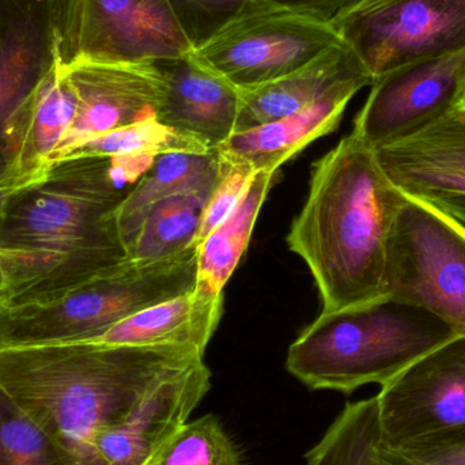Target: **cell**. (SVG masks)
Masks as SVG:
<instances>
[{"mask_svg": "<svg viewBox=\"0 0 465 465\" xmlns=\"http://www.w3.org/2000/svg\"><path fill=\"white\" fill-rule=\"evenodd\" d=\"M133 190L114 158H65L0 209L5 308L45 303L128 262L117 210Z\"/></svg>", "mask_w": 465, "mask_h": 465, "instance_id": "6da1fadb", "label": "cell"}, {"mask_svg": "<svg viewBox=\"0 0 465 465\" xmlns=\"http://www.w3.org/2000/svg\"><path fill=\"white\" fill-rule=\"evenodd\" d=\"M203 361L188 347L46 344L0 350V388L82 465L94 434L127 415L169 377Z\"/></svg>", "mask_w": 465, "mask_h": 465, "instance_id": "7a4b0ae2", "label": "cell"}, {"mask_svg": "<svg viewBox=\"0 0 465 465\" xmlns=\"http://www.w3.org/2000/svg\"><path fill=\"white\" fill-rule=\"evenodd\" d=\"M406 196L354 134L313 163L287 243L312 271L322 312L382 297L388 235Z\"/></svg>", "mask_w": 465, "mask_h": 465, "instance_id": "3957f363", "label": "cell"}, {"mask_svg": "<svg viewBox=\"0 0 465 465\" xmlns=\"http://www.w3.org/2000/svg\"><path fill=\"white\" fill-rule=\"evenodd\" d=\"M458 336L431 312L393 298L322 312L287 352L286 368L311 390L350 393L387 384Z\"/></svg>", "mask_w": 465, "mask_h": 465, "instance_id": "277c9868", "label": "cell"}, {"mask_svg": "<svg viewBox=\"0 0 465 465\" xmlns=\"http://www.w3.org/2000/svg\"><path fill=\"white\" fill-rule=\"evenodd\" d=\"M382 295L426 309L465 335L464 226L407 195L388 235Z\"/></svg>", "mask_w": 465, "mask_h": 465, "instance_id": "5b68a950", "label": "cell"}, {"mask_svg": "<svg viewBox=\"0 0 465 465\" xmlns=\"http://www.w3.org/2000/svg\"><path fill=\"white\" fill-rule=\"evenodd\" d=\"M63 5L64 0H0V190L29 183L16 177V158L35 100L62 64Z\"/></svg>", "mask_w": 465, "mask_h": 465, "instance_id": "8992f818", "label": "cell"}, {"mask_svg": "<svg viewBox=\"0 0 465 465\" xmlns=\"http://www.w3.org/2000/svg\"><path fill=\"white\" fill-rule=\"evenodd\" d=\"M60 62L150 63L193 54L171 0H64Z\"/></svg>", "mask_w": 465, "mask_h": 465, "instance_id": "52a82bcc", "label": "cell"}, {"mask_svg": "<svg viewBox=\"0 0 465 465\" xmlns=\"http://www.w3.org/2000/svg\"><path fill=\"white\" fill-rule=\"evenodd\" d=\"M332 26L374 81L465 49V0H366Z\"/></svg>", "mask_w": 465, "mask_h": 465, "instance_id": "ba28073f", "label": "cell"}, {"mask_svg": "<svg viewBox=\"0 0 465 465\" xmlns=\"http://www.w3.org/2000/svg\"><path fill=\"white\" fill-rule=\"evenodd\" d=\"M331 24L278 13L232 22L193 49V56L238 92L294 73L341 43Z\"/></svg>", "mask_w": 465, "mask_h": 465, "instance_id": "9c48e42d", "label": "cell"}, {"mask_svg": "<svg viewBox=\"0 0 465 465\" xmlns=\"http://www.w3.org/2000/svg\"><path fill=\"white\" fill-rule=\"evenodd\" d=\"M381 445L401 450L465 429V335L423 355L376 396Z\"/></svg>", "mask_w": 465, "mask_h": 465, "instance_id": "30bf717a", "label": "cell"}, {"mask_svg": "<svg viewBox=\"0 0 465 465\" xmlns=\"http://www.w3.org/2000/svg\"><path fill=\"white\" fill-rule=\"evenodd\" d=\"M465 76V49L401 65L374 79L354 134L369 149L403 141L455 111Z\"/></svg>", "mask_w": 465, "mask_h": 465, "instance_id": "8fae6325", "label": "cell"}, {"mask_svg": "<svg viewBox=\"0 0 465 465\" xmlns=\"http://www.w3.org/2000/svg\"><path fill=\"white\" fill-rule=\"evenodd\" d=\"M212 388L203 361L161 382L127 415L101 428L82 465H150Z\"/></svg>", "mask_w": 465, "mask_h": 465, "instance_id": "7c38bea8", "label": "cell"}, {"mask_svg": "<svg viewBox=\"0 0 465 465\" xmlns=\"http://www.w3.org/2000/svg\"><path fill=\"white\" fill-rule=\"evenodd\" d=\"M78 97L75 119L49 163L76 144L155 117L163 81L155 62L63 65Z\"/></svg>", "mask_w": 465, "mask_h": 465, "instance_id": "4fadbf2b", "label": "cell"}, {"mask_svg": "<svg viewBox=\"0 0 465 465\" xmlns=\"http://www.w3.org/2000/svg\"><path fill=\"white\" fill-rule=\"evenodd\" d=\"M163 81L155 119L209 150L235 133L241 93L193 54L155 62Z\"/></svg>", "mask_w": 465, "mask_h": 465, "instance_id": "5bb4252c", "label": "cell"}, {"mask_svg": "<svg viewBox=\"0 0 465 465\" xmlns=\"http://www.w3.org/2000/svg\"><path fill=\"white\" fill-rule=\"evenodd\" d=\"M388 179L420 199L465 195V114L453 111L420 133L374 150Z\"/></svg>", "mask_w": 465, "mask_h": 465, "instance_id": "9a60e30c", "label": "cell"}, {"mask_svg": "<svg viewBox=\"0 0 465 465\" xmlns=\"http://www.w3.org/2000/svg\"><path fill=\"white\" fill-rule=\"evenodd\" d=\"M369 84V79L338 84L295 114L232 134L215 153L229 163H245L253 172L276 173L312 142L333 133L350 101Z\"/></svg>", "mask_w": 465, "mask_h": 465, "instance_id": "2e32d148", "label": "cell"}, {"mask_svg": "<svg viewBox=\"0 0 465 465\" xmlns=\"http://www.w3.org/2000/svg\"><path fill=\"white\" fill-rule=\"evenodd\" d=\"M354 79H373L343 41L289 75L241 93L235 133L251 130L295 114L338 84ZM234 133V134H235Z\"/></svg>", "mask_w": 465, "mask_h": 465, "instance_id": "e0dca14e", "label": "cell"}, {"mask_svg": "<svg viewBox=\"0 0 465 465\" xmlns=\"http://www.w3.org/2000/svg\"><path fill=\"white\" fill-rule=\"evenodd\" d=\"M223 295L193 292L139 312L114 325L94 343L112 346L188 347L204 355L221 317Z\"/></svg>", "mask_w": 465, "mask_h": 465, "instance_id": "ac0fdd59", "label": "cell"}, {"mask_svg": "<svg viewBox=\"0 0 465 465\" xmlns=\"http://www.w3.org/2000/svg\"><path fill=\"white\" fill-rule=\"evenodd\" d=\"M220 173L221 163L215 150L206 154L176 152L158 155L117 210V226L125 251L155 203L180 193L212 195Z\"/></svg>", "mask_w": 465, "mask_h": 465, "instance_id": "d6986e66", "label": "cell"}, {"mask_svg": "<svg viewBox=\"0 0 465 465\" xmlns=\"http://www.w3.org/2000/svg\"><path fill=\"white\" fill-rule=\"evenodd\" d=\"M276 173L256 172L231 215L198 245L195 290L220 297L248 248L260 210Z\"/></svg>", "mask_w": 465, "mask_h": 465, "instance_id": "ffe728a7", "label": "cell"}, {"mask_svg": "<svg viewBox=\"0 0 465 465\" xmlns=\"http://www.w3.org/2000/svg\"><path fill=\"white\" fill-rule=\"evenodd\" d=\"M193 43H206L223 27L252 16L290 13L332 25L366 0H171Z\"/></svg>", "mask_w": 465, "mask_h": 465, "instance_id": "44dd1931", "label": "cell"}, {"mask_svg": "<svg viewBox=\"0 0 465 465\" xmlns=\"http://www.w3.org/2000/svg\"><path fill=\"white\" fill-rule=\"evenodd\" d=\"M78 97L62 64L44 84L30 114L16 158L21 182L38 179L48 168L75 119Z\"/></svg>", "mask_w": 465, "mask_h": 465, "instance_id": "7402d4cb", "label": "cell"}, {"mask_svg": "<svg viewBox=\"0 0 465 465\" xmlns=\"http://www.w3.org/2000/svg\"><path fill=\"white\" fill-rule=\"evenodd\" d=\"M210 193H187L158 202L128 245L131 262H161L196 246L199 223Z\"/></svg>", "mask_w": 465, "mask_h": 465, "instance_id": "603a6c76", "label": "cell"}, {"mask_svg": "<svg viewBox=\"0 0 465 465\" xmlns=\"http://www.w3.org/2000/svg\"><path fill=\"white\" fill-rule=\"evenodd\" d=\"M380 442L379 407L373 396L347 403L306 459L308 465H377Z\"/></svg>", "mask_w": 465, "mask_h": 465, "instance_id": "cb8c5ba5", "label": "cell"}, {"mask_svg": "<svg viewBox=\"0 0 465 465\" xmlns=\"http://www.w3.org/2000/svg\"><path fill=\"white\" fill-rule=\"evenodd\" d=\"M176 152L206 154L212 150L188 136L165 127L157 122L155 117H150L143 122L87 139L60 155L54 163L65 158H116L125 155H160Z\"/></svg>", "mask_w": 465, "mask_h": 465, "instance_id": "d4e9b609", "label": "cell"}, {"mask_svg": "<svg viewBox=\"0 0 465 465\" xmlns=\"http://www.w3.org/2000/svg\"><path fill=\"white\" fill-rule=\"evenodd\" d=\"M150 465H241L240 453L214 415L187 422Z\"/></svg>", "mask_w": 465, "mask_h": 465, "instance_id": "484cf974", "label": "cell"}, {"mask_svg": "<svg viewBox=\"0 0 465 465\" xmlns=\"http://www.w3.org/2000/svg\"><path fill=\"white\" fill-rule=\"evenodd\" d=\"M0 465H65L54 442L0 388Z\"/></svg>", "mask_w": 465, "mask_h": 465, "instance_id": "4316f807", "label": "cell"}, {"mask_svg": "<svg viewBox=\"0 0 465 465\" xmlns=\"http://www.w3.org/2000/svg\"><path fill=\"white\" fill-rule=\"evenodd\" d=\"M220 179L204 204L196 246L201 245L204 238L232 214L256 173L245 163H229L223 158H220Z\"/></svg>", "mask_w": 465, "mask_h": 465, "instance_id": "83f0119b", "label": "cell"}, {"mask_svg": "<svg viewBox=\"0 0 465 465\" xmlns=\"http://www.w3.org/2000/svg\"><path fill=\"white\" fill-rule=\"evenodd\" d=\"M423 465H465V429L398 450Z\"/></svg>", "mask_w": 465, "mask_h": 465, "instance_id": "f1b7e54d", "label": "cell"}, {"mask_svg": "<svg viewBox=\"0 0 465 465\" xmlns=\"http://www.w3.org/2000/svg\"><path fill=\"white\" fill-rule=\"evenodd\" d=\"M439 207L442 212L458 221L465 228V195H441L436 198L423 199Z\"/></svg>", "mask_w": 465, "mask_h": 465, "instance_id": "f546056e", "label": "cell"}, {"mask_svg": "<svg viewBox=\"0 0 465 465\" xmlns=\"http://www.w3.org/2000/svg\"><path fill=\"white\" fill-rule=\"evenodd\" d=\"M377 465H423L412 459L407 458L403 453L398 450H390V448L382 447L380 442L379 450H377Z\"/></svg>", "mask_w": 465, "mask_h": 465, "instance_id": "4dcf8cb0", "label": "cell"}, {"mask_svg": "<svg viewBox=\"0 0 465 465\" xmlns=\"http://www.w3.org/2000/svg\"><path fill=\"white\" fill-rule=\"evenodd\" d=\"M5 308V271H3L2 262H0V312Z\"/></svg>", "mask_w": 465, "mask_h": 465, "instance_id": "1f68e13d", "label": "cell"}, {"mask_svg": "<svg viewBox=\"0 0 465 465\" xmlns=\"http://www.w3.org/2000/svg\"><path fill=\"white\" fill-rule=\"evenodd\" d=\"M455 111L465 114V76L463 84H461L460 92H459L458 101H456Z\"/></svg>", "mask_w": 465, "mask_h": 465, "instance_id": "d6a6232c", "label": "cell"}, {"mask_svg": "<svg viewBox=\"0 0 465 465\" xmlns=\"http://www.w3.org/2000/svg\"><path fill=\"white\" fill-rule=\"evenodd\" d=\"M18 187H19V185H18ZM14 188H16V187L2 188V190H0V209H2L3 203H5V198H7L8 193H10L11 191L14 190Z\"/></svg>", "mask_w": 465, "mask_h": 465, "instance_id": "836d02e7", "label": "cell"}]
</instances>
